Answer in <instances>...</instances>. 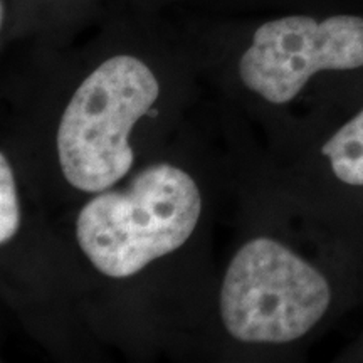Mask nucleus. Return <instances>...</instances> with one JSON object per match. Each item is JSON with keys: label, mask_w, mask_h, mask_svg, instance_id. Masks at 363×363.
<instances>
[{"label": "nucleus", "mask_w": 363, "mask_h": 363, "mask_svg": "<svg viewBox=\"0 0 363 363\" xmlns=\"http://www.w3.org/2000/svg\"><path fill=\"white\" fill-rule=\"evenodd\" d=\"M162 93L153 61L120 48L98 57L72 91L56 133L61 174L72 189L99 194L135 165L131 133Z\"/></svg>", "instance_id": "nucleus-1"}, {"label": "nucleus", "mask_w": 363, "mask_h": 363, "mask_svg": "<svg viewBox=\"0 0 363 363\" xmlns=\"http://www.w3.org/2000/svg\"><path fill=\"white\" fill-rule=\"evenodd\" d=\"M201 214L194 177L174 163H153L126 187L89 199L76 217V240L98 272L125 279L184 246Z\"/></svg>", "instance_id": "nucleus-2"}, {"label": "nucleus", "mask_w": 363, "mask_h": 363, "mask_svg": "<svg viewBox=\"0 0 363 363\" xmlns=\"http://www.w3.org/2000/svg\"><path fill=\"white\" fill-rule=\"evenodd\" d=\"M328 281L279 240L254 238L234 254L220 284L222 325L242 343H289L325 316Z\"/></svg>", "instance_id": "nucleus-3"}, {"label": "nucleus", "mask_w": 363, "mask_h": 363, "mask_svg": "<svg viewBox=\"0 0 363 363\" xmlns=\"http://www.w3.org/2000/svg\"><path fill=\"white\" fill-rule=\"evenodd\" d=\"M363 67V17L338 13L325 19L288 13L249 30L235 57L247 91L271 104H286L321 71Z\"/></svg>", "instance_id": "nucleus-4"}, {"label": "nucleus", "mask_w": 363, "mask_h": 363, "mask_svg": "<svg viewBox=\"0 0 363 363\" xmlns=\"http://www.w3.org/2000/svg\"><path fill=\"white\" fill-rule=\"evenodd\" d=\"M321 153L331 170L347 185H363V110L323 145Z\"/></svg>", "instance_id": "nucleus-5"}, {"label": "nucleus", "mask_w": 363, "mask_h": 363, "mask_svg": "<svg viewBox=\"0 0 363 363\" xmlns=\"http://www.w3.org/2000/svg\"><path fill=\"white\" fill-rule=\"evenodd\" d=\"M21 229V202L16 175L6 153H0V244L7 246Z\"/></svg>", "instance_id": "nucleus-6"}, {"label": "nucleus", "mask_w": 363, "mask_h": 363, "mask_svg": "<svg viewBox=\"0 0 363 363\" xmlns=\"http://www.w3.org/2000/svg\"><path fill=\"white\" fill-rule=\"evenodd\" d=\"M27 4H39V6H66V4L81 2V0H24Z\"/></svg>", "instance_id": "nucleus-7"}]
</instances>
